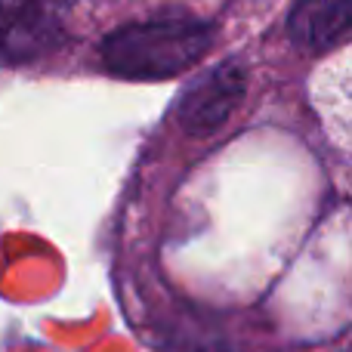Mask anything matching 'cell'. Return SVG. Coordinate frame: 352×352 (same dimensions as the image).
Masks as SVG:
<instances>
[{
    "mask_svg": "<svg viewBox=\"0 0 352 352\" xmlns=\"http://www.w3.org/2000/svg\"><path fill=\"white\" fill-rule=\"evenodd\" d=\"M213 41V28L195 16H158L111 31L99 47L102 65L115 78L167 80L201 62Z\"/></svg>",
    "mask_w": 352,
    "mask_h": 352,
    "instance_id": "1",
    "label": "cell"
},
{
    "mask_svg": "<svg viewBox=\"0 0 352 352\" xmlns=\"http://www.w3.org/2000/svg\"><path fill=\"white\" fill-rule=\"evenodd\" d=\"M65 0H0V65H25L59 47Z\"/></svg>",
    "mask_w": 352,
    "mask_h": 352,
    "instance_id": "2",
    "label": "cell"
},
{
    "mask_svg": "<svg viewBox=\"0 0 352 352\" xmlns=\"http://www.w3.org/2000/svg\"><path fill=\"white\" fill-rule=\"evenodd\" d=\"M244 90H248L244 68L238 62H223V65L210 68L207 74H201L186 90L179 109H176V121L192 136L213 133L238 109Z\"/></svg>",
    "mask_w": 352,
    "mask_h": 352,
    "instance_id": "3",
    "label": "cell"
},
{
    "mask_svg": "<svg viewBox=\"0 0 352 352\" xmlns=\"http://www.w3.org/2000/svg\"><path fill=\"white\" fill-rule=\"evenodd\" d=\"M352 22V0H297L287 19V34L294 47L318 53L334 47L349 31Z\"/></svg>",
    "mask_w": 352,
    "mask_h": 352,
    "instance_id": "4",
    "label": "cell"
}]
</instances>
